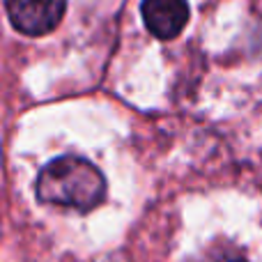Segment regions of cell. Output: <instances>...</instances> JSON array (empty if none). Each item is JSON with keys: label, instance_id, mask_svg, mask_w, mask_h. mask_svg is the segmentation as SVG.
Returning <instances> with one entry per match:
<instances>
[{"label": "cell", "instance_id": "2", "mask_svg": "<svg viewBox=\"0 0 262 262\" xmlns=\"http://www.w3.org/2000/svg\"><path fill=\"white\" fill-rule=\"evenodd\" d=\"M12 26L23 35H46L62 21L67 0H5Z\"/></svg>", "mask_w": 262, "mask_h": 262}, {"label": "cell", "instance_id": "1", "mask_svg": "<svg viewBox=\"0 0 262 262\" xmlns=\"http://www.w3.org/2000/svg\"><path fill=\"white\" fill-rule=\"evenodd\" d=\"M35 191L41 203L88 212L104 200L106 180L88 159L60 157L41 168Z\"/></svg>", "mask_w": 262, "mask_h": 262}, {"label": "cell", "instance_id": "3", "mask_svg": "<svg viewBox=\"0 0 262 262\" xmlns=\"http://www.w3.org/2000/svg\"><path fill=\"white\" fill-rule=\"evenodd\" d=\"M143 23L159 39H172L184 30L189 21L186 0H143L140 5Z\"/></svg>", "mask_w": 262, "mask_h": 262}, {"label": "cell", "instance_id": "4", "mask_svg": "<svg viewBox=\"0 0 262 262\" xmlns=\"http://www.w3.org/2000/svg\"><path fill=\"white\" fill-rule=\"evenodd\" d=\"M200 262H246V258L239 249H235L228 242H216L212 249L205 251Z\"/></svg>", "mask_w": 262, "mask_h": 262}]
</instances>
